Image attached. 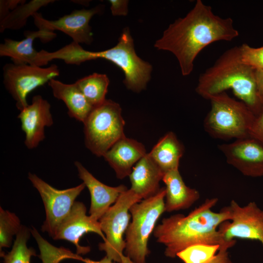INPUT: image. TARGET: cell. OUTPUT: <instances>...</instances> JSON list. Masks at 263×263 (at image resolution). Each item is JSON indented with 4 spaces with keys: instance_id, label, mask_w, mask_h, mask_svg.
Instances as JSON below:
<instances>
[{
    "instance_id": "obj_1",
    "label": "cell",
    "mask_w": 263,
    "mask_h": 263,
    "mask_svg": "<svg viewBox=\"0 0 263 263\" xmlns=\"http://www.w3.org/2000/svg\"><path fill=\"white\" fill-rule=\"evenodd\" d=\"M239 35L231 18L215 15L210 6L197 0L185 17L168 26L154 46L172 53L182 75L187 76L192 72L194 60L204 48L216 41H230Z\"/></svg>"
},
{
    "instance_id": "obj_2",
    "label": "cell",
    "mask_w": 263,
    "mask_h": 263,
    "mask_svg": "<svg viewBox=\"0 0 263 263\" xmlns=\"http://www.w3.org/2000/svg\"><path fill=\"white\" fill-rule=\"evenodd\" d=\"M218 201L217 198L207 199L188 215H173L155 226L153 236L165 246L166 257L175 258L180 251L197 244L219 245L228 249L235 244V240L225 241L218 231L220 224L230 220V214L225 207L219 212L211 210Z\"/></svg>"
},
{
    "instance_id": "obj_3",
    "label": "cell",
    "mask_w": 263,
    "mask_h": 263,
    "mask_svg": "<svg viewBox=\"0 0 263 263\" xmlns=\"http://www.w3.org/2000/svg\"><path fill=\"white\" fill-rule=\"evenodd\" d=\"M230 89L257 116L263 111L255 81V70L244 63L239 46L224 52L198 78L196 93L209 99Z\"/></svg>"
},
{
    "instance_id": "obj_4",
    "label": "cell",
    "mask_w": 263,
    "mask_h": 263,
    "mask_svg": "<svg viewBox=\"0 0 263 263\" xmlns=\"http://www.w3.org/2000/svg\"><path fill=\"white\" fill-rule=\"evenodd\" d=\"M47 56L50 61L60 59L67 64L76 65L99 58L110 61L124 73L123 83L126 88L135 93L146 89L152 70L150 63L136 54L133 39L128 28L123 29L117 43L110 49L98 52L90 51L72 41L56 51L49 52Z\"/></svg>"
},
{
    "instance_id": "obj_5",
    "label": "cell",
    "mask_w": 263,
    "mask_h": 263,
    "mask_svg": "<svg viewBox=\"0 0 263 263\" xmlns=\"http://www.w3.org/2000/svg\"><path fill=\"white\" fill-rule=\"evenodd\" d=\"M211 109L204 121V128L213 138L229 140L249 137L256 115L244 102L225 92L209 97Z\"/></svg>"
},
{
    "instance_id": "obj_6",
    "label": "cell",
    "mask_w": 263,
    "mask_h": 263,
    "mask_svg": "<svg viewBox=\"0 0 263 263\" xmlns=\"http://www.w3.org/2000/svg\"><path fill=\"white\" fill-rule=\"evenodd\" d=\"M165 187L154 195L132 205L129 209L132 218L125 233V255L133 263H146L150 253L149 239L165 210Z\"/></svg>"
},
{
    "instance_id": "obj_7",
    "label": "cell",
    "mask_w": 263,
    "mask_h": 263,
    "mask_svg": "<svg viewBox=\"0 0 263 263\" xmlns=\"http://www.w3.org/2000/svg\"><path fill=\"white\" fill-rule=\"evenodd\" d=\"M120 105L106 99L94 107L83 122L85 144L97 156H103L119 140L125 136V121Z\"/></svg>"
},
{
    "instance_id": "obj_8",
    "label": "cell",
    "mask_w": 263,
    "mask_h": 263,
    "mask_svg": "<svg viewBox=\"0 0 263 263\" xmlns=\"http://www.w3.org/2000/svg\"><path fill=\"white\" fill-rule=\"evenodd\" d=\"M142 198L131 188L123 191L115 203L98 221L105 240L98 248L108 258L117 263H133L124 253L126 242L123 239L131 217L129 209Z\"/></svg>"
},
{
    "instance_id": "obj_9",
    "label": "cell",
    "mask_w": 263,
    "mask_h": 263,
    "mask_svg": "<svg viewBox=\"0 0 263 263\" xmlns=\"http://www.w3.org/2000/svg\"><path fill=\"white\" fill-rule=\"evenodd\" d=\"M3 84L16 101L20 111L26 108L28 94L59 75L58 66L53 64L46 68L29 64H5L3 67Z\"/></svg>"
},
{
    "instance_id": "obj_10",
    "label": "cell",
    "mask_w": 263,
    "mask_h": 263,
    "mask_svg": "<svg viewBox=\"0 0 263 263\" xmlns=\"http://www.w3.org/2000/svg\"><path fill=\"white\" fill-rule=\"evenodd\" d=\"M28 179L39 192L43 201L46 214L41 230L53 238L62 221L68 215L75 199L86 187L80 185L65 189H56L35 174H28Z\"/></svg>"
},
{
    "instance_id": "obj_11",
    "label": "cell",
    "mask_w": 263,
    "mask_h": 263,
    "mask_svg": "<svg viewBox=\"0 0 263 263\" xmlns=\"http://www.w3.org/2000/svg\"><path fill=\"white\" fill-rule=\"evenodd\" d=\"M230 214V220L222 223L218 231L227 242L235 238L256 240L263 245V209L255 202L240 206L232 200L225 207Z\"/></svg>"
},
{
    "instance_id": "obj_12",
    "label": "cell",
    "mask_w": 263,
    "mask_h": 263,
    "mask_svg": "<svg viewBox=\"0 0 263 263\" xmlns=\"http://www.w3.org/2000/svg\"><path fill=\"white\" fill-rule=\"evenodd\" d=\"M103 9V5H97L89 9H76L53 20L44 19L38 12L32 17L38 30L53 32L60 31L69 36L75 42L90 45L93 41V37L90 21L94 15L100 14Z\"/></svg>"
},
{
    "instance_id": "obj_13",
    "label": "cell",
    "mask_w": 263,
    "mask_h": 263,
    "mask_svg": "<svg viewBox=\"0 0 263 263\" xmlns=\"http://www.w3.org/2000/svg\"><path fill=\"white\" fill-rule=\"evenodd\" d=\"M227 163L243 175L263 176V145L250 137L236 139L218 146Z\"/></svg>"
},
{
    "instance_id": "obj_14",
    "label": "cell",
    "mask_w": 263,
    "mask_h": 263,
    "mask_svg": "<svg viewBox=\"0 0 263 263\" xmlns=\"http://www.w3.org/2000/svg\"><path fill=\"white\" fill-rule=\"evenodd\" d=\"M86 207L81 202L75 201L70 212L57 228L53 239L64 240L73 244L76 247V254H85L90 251L89 246L79 244L81 237L85 234L94 232L105 240L98 221L86 214Z\"/></svg>"
},
{
    "instance_id": "obj_15",
    "label": "cell",
    "mask_w": 263,
    "mask_h": 263,
    "mask_svg": "<svg viewBox=\"0 0 263 263\" xmlns=\"http://www.w3.org/2000/svg\"><path fill=\"white\" fill-rule=\"evenodd\" d=\"M18 118L25 134V145L29 149L38 146L45 137V128L54 123L51 105L40 95L33 96L31 103L20 111Z\"/></svg>"
},
{
    "instance_id": "obj_16",
    "label": "cell",
    "mask_w": 263,
    "mask_h": 263,
    "mask_svg": "<svg viewBox=\"0 0 263 263\" xmlns=\"http://www.w3.org/2000/svg\"><path fill=\"white\" fill-rule=\"evenodd\" d=\"M75 165L79 178L90 193L89 215L94 220L99 221L120 194L128 188L123 185L117 187L106 185L95 178L79 162L75 161Z\"/></svg>"
},
{
    "instance_id": "obj_17",
    "label": "cell",
    "mask_w": 263,
    "mask_h": 263,
    "mask_svg": "<svg viewBox=\"0 0 263 263\" xmlns=\"http://www.w3.org/2000/svg\"><path fill=\"white\" fill-rule=\"evenodd\" d=\"M25 38L16 40L5 38L0 44V56L9 57L16 64H29L38 66V51L33 47V42L37 38L45 43L51 41L56 37L54 32L43 30L36 31L27 30L24 32Z\"/></svg>"
},
{
    "instance_id": "obj_18",
    "label": "cell",
    "mask_w": 263,
    "mask_h": 263,
    "mask_svg": "<svg viewBox=\"0 0 263 263\" xmlns=\"http://www.w3.org/2000/svg\"><path fill=\"white\" fill-rule=\"evenodd\" d=\"M146 154L142 143L124 136L103 157L114 170L117 178L123 179L130 175L133 166Z\"/></svg>"
},
{
    "instance_id": "obj_19",
    "label": "cell",
    "mask_w": 263,
    "mask_h": 263,
    "mask_svg": "<svg viewBox=\"0 0 263 263\" xmlns=\"http://www.w3.org/2000/svg\"><path fill=\"white\" fill-rule=\"evenodd\" d=\"M164 173L147 153L133 167L129 176L130 188L137 195L145 199L155 195L160 190V182Z\"/></svg>"
},
{
    "instance_id": "obj_20",
    "label": "cell",
    "mask_w": 263,
    "mask_h": 263,
    "mask_svg": "<svg viewBox=\"0 0 263 263\" xmlns=\"http://www.w3.org/2000/svg\"><path fill=\"white\" fill-rule=\"evenodd\" d=\"M162 181L166 186L165 210L166 212L188 208L200 198L197 190L185 184L179 169L165 173Z\"/></svg>"
},
{
    "instance_id": "obj_21",
    "label": "cell",
    "mask_w": 263,
    "mask_h": 263,
    "mask_svg": "<svg viewBox=\"0 0 263 263\" xmlns=\"http://www.w3.org/2000/svg\"><path fill=\"white\" fill-rule=\"evenodd\" d=\"M55 97L65 104L69 115L82 123L94 107L89 102L75 83L66 84L53 78L48 83Z\"/></svg>"
},
{
    "instance_id": "obj_22",
    "label": "cell",
    "mask_w": 263,
    "mask_h": 263,
    "mask_svg": "<svg viewBox=\"0 0 263 263\" xmlns=\"http://www.w3.org/2000/svg\"><path fill=\"white\" fill-rule=\"evenodd\" d=\"M184 152L183 144L172 132L161 138L148 153L163 172L179 169V162Z\"/></svg>"
},
{
    "instance_id": "obj_23",
    "label": "cell",
    "mask_w": 263,
    "mask_h": 263,
    "mask_svg": "<svg viewBox=\"0 0 263 263\" xmlns=\"http://www.w3.org/2000/svg\"><path fill=\"white\" fill-rule=\"evenodd\" d=\"M75 83L94 107L106 100V95L110 83L106 75L94 73L78 79Z\"/></svg>"
},
{
    "instance_id": "obj_24",
    "label": "cell",
    "mask_w": 263,
    "mask_h": 263,
    "mask_svg": "<svg viewBox=\"0 0 263 263\" xmlns=\"http://www.w3.org/2000/svg\"><path fill=\"white\" fill-rule=\"evenodd\" d=\"M54 1L55 0H33L19 5L0 21V33L6 29L19 30L22 28L29 16H33L41 7Z\"/></svg>"
},
{
    "instance_id": "obj_25",
    "label": "cell",
    "mask_w": 263,
    "mask_h": 263,
    "mask_svg": "<svg viewBox=\"0 0 263 263\" xmlns=\"http://www.w3.org/2000/svg\"><path fill=\"white\" fill-rule=\"evenodd\" d=\"M31 233V229L22 225L11 250L7 254L3 251L0 253L3 258V263H30L32 256H37L35 250L27 245Z\"/></svg>"
},
{
    "instance_id": "obj_26",
    "label": "cell",
    "mask_w": 263,
    "mask_h": 263,
    "mask_svg": "<svg viewBox=\"0 0 263 263\" xmlns=\"http://www.w3.org/2000/svg\"><path fill=\"white\" fill-rule=\"evenodd\" d=\"M21 226L14 213L0 207V253L3 252V248L11 246L14 236H16Z\"/></svg>"
},
{
    "instance_id": "obj_27",
    "label": "cell",
    "mask_w": 263,
    "mask_h": 263,
    "mask_svg": "<svg viewBox=\"0 0 263 263\" xmlns=\"http://www.w3.org/2000/svg\"><path fill=\"white\" fill-rule=\"evenodd\" d=\"M220 248L219 245L197 244L180 251L176 257L184 263H207L214 258Z\"/></svg>"
},
{
    "instance_id": "obj_28",
    "label": "cell",
    "mask_w": 263,
    "mask_h": 263,
    "mask_svg": "<svg viewBox=\"0 0 263 263\" xmlns=\"http://www.w3.org/2000/svg\"><path fill=\"white\" fill-rule=\"evenodd\" d=\"M242 62L254 70L263 69V46L254 48L244 43L240 46Z\"/></svg>"
},
{
    "instance_id": "obj_29",
    "label": "cell",
    "mask_w": 263,
    "mask_h": 263,
    "mask_svg": "<svg viewBox=\"0 0 263 263\" xmlns=\"http://www.w3.org/2000/svg\"><path fill=\"white\" fill-rule=\"evenodd\" d=\"M249 135L263 145V110L256 116L249 130Z\"/></svg>"
},
{
    "instance_id": "obj_30",
    "label": "cell",
    "mask_w": 263,
    "mask_h": 263,
    "mask_svg": "<svg viewBox=\"0 0 263 263\" xmlns=\"http://www.w3.org/2000/svg\"><path fill=\"white\" fill-rule=\"evenodd\" d=\"M110 9L113 16H126L128 13L129 1L126 0H110Z\"/></svg>"
},
{
    "instance_id": "obj_31",
    "label": "cell",
    "mask_w": 263,
    "mask_h": 263,
    "mask_svg": "<svg viewBox=\"0 0 263 263\" xmlns=\"http://www.w3.org/2000/svg\"><path fill=\"white\" fill-rule=\"evenodd\" d=\"M25 1L22 0H0V21L6 17L11 11Z\"/></svg>"
},
{
    "instance_id": "obj_32",
    "label": "cell",
    "mask_w": 263,
    "mask_h": 263,
    "mask_svg": "<svg viewBox=\"0 0 263 263\" xmlns=\"http://www.w3.org/2000/svg\"><path fill=\"white\" fill-rule=\"evenodd\" d=\"M255 77L258 96L263 109V69L255 70Z\"/></svg>"
},
{
    "instance_id": "obj_33",
    "label": "cell",
    "mask_w": 263,
    "mask_h": 263,
    "mask_svg": "<svg viewBox=\"0 0 263 263\" xmlns=\"http://www.w3.org/2000/svg\"><path fill=\"white\" fill-rule=\"evenodd\" d=\"M227 249L220 248L214 258L207 263H233L229 257Z\"/></svg>"
},
{
    "instance_id": "obj_34",
    "label": "cell",
    "mask_w": 263,
    "mask_h": 263,
    "mask_svg": "<svg viewBox=\"0 0 263 263\" xmlns=\"http://www.w3.org/2000/svg\"><path fill=\"white\" fill-rule=\"evenodd\" d=\"M81 261L84 263H117L112 260L107 256H105L104 258H103L99 261H94L93 260H91L89 258H82Z\"/></svg>"
}]
</instances>
